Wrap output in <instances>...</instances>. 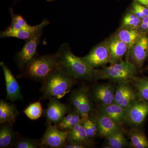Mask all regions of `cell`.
Listing matches in <instances>:
<instances>
[{"label": "cell", "instance_id": "cell-22", "mask_svg": "<svg viewBox=\"0 0 148 148\" xmlns=\"http://www.w3.org/2000/svg\"><path fill=\"white\" fill-rule=\"evenodd\" d=\"M67 141L84 144L89 147L91 140L87 136L84 127L81 122L68 131Z\"/></svg>", "mask_w": 148, "mask_h": 148}, {"label": "cell", "instance_id": "cell-23", "mask_svg": "<svg viewBox=\"0 0 148 148\" xmlns=\"http://www.w3.org/2000/svg\"><path fill=\"white\" fill-rule=\"evenodd\" d=\"M82 117L78 112L73 109L69 111L63 119L57 125L58 129L68 131L81 122Z\"/></svg>", "mask_w": 148, "mask_h": 148}, {"label": "cell", "instance_id": "cell-24", "mask_svg": "<svg viewBox=\"0 0 148 148\" xmlns=\"http://www.w3.org/2000/svg\"><path fill=\"white\" fill-rule=\"evenodd\" d=\"M106 138L107 145L110 148H123L129 145L128 141L125 137L124 130L121 128Z\"/></svg>", "mask_w": 148, "mask_h": 148}, {"label": "cell", "instance_id": "cell-12", "mask_svg": "<svg viewBox=\"0 0 148 148\" xmlns=\"http://www.w3.org/2000/svg\"><path fill=\"white\" fill-rule=\"evenodd\" d=\"M0 65L2 69L5 80L7 100L12 102L22 101L23 97L20 86L15 77L3 62L1 61Z\"/></svg>", "mask_w": 148, "mask_h": 148}, {"label": "cell", "instance_id": "cell-9", "mask_svg": "<svg viewBox=\"0 0 148 148\" xmlns=\"http://www.w3.org/2000/svg\"><path fill=\"white\" fill-rule=\"evenodd\" d=\"M140 99L136 90L131 83H118L114 103L127 109Z\"/></svg>", "mask_w": 148, "mask_h": 148}, {"label": "cell", "instance_id": "cell-6", "mask_svg": "<svg viewBox=\"0 0 148 148\" xmlns=\"http://www.w3.org/2000/svg\"><path fill=\"white\" fill-rule=\"evenodd\" d=\"M42 32L43 30L31 38L25 40V44L21 50L15 54V63L21 71L38 55L37 49L40 42Z\"/></svg>", "mask_w": 148, "mask_h": 148}, {"label": "cell", "instance_id": "cell-18", "mask_svg": "<svg viewBox=\"0 0 148 148\" xmlns=\"http://www.w3.org/2000/svg\"><path fill=\"white\" fill-rule=\"evenodd\" d=\"M107 41L111 55L110 64H116L123 61V56L129 51L127 45L114 36Z\"/></svg>", "mask_w": 148, "mask_h": 148}, {"label": "cell", "instance_id": "cell-10", "mask_svg": "<svg viewBox=\"0 0 148 148\" xmlns=\"http://www.w3.org/2000/svg\"><path fill=\"white\" fill-rule=\"evenodd\" d=\"M68 131H63L52 124L47 125L40 140L41 146L51 148L64 147L68 138Z\"/></svg>", "mask_w": 148, "mask_h": 148}, {"label": "cell", "instance_id": "cell-19", "mask_svg": "<svg viewBox=\"0 0 148 148\" xmlns=\"http://www.w3.org/2000/svg\"><path fill=\"white\" fill-rule=\"evenodd\" d=\"M144 35L139 29L121 27L114 36L126 44L129 51L139 39Z\"/></svg>", "mask_w": 148, "mask_h": 148}, {"label": "cell", "instance_id": "cell-11", "mask_svg": "<svg viewBox=\"0 0 148 148\" xmlns=\"http://www.w3.org/2000/svg\"><path fill=\"white\" fill-rule=\"evenodd\" d=\"M148 114V102L140 100L126 109V123L138 126L143 124Z\"/></svg>", "mask_w": 148, "mask_h": 148}, {"label": "cell", "instance_id": "cell-26", "mask_svg": "<svg viewBox=\"0 0 148 148\" xmlns=\"http://www.w3.org/2000/svg\"><path fill=\"white\" fill-rule=\"evenodd\" d=\"M131 84L138 92L140 100L148 102V78L136 77Z\"/></svg>", "mask_w": 148, "mask_h": 148}, {"label": "cell", "instance_id": "cell-25", "mask_svg": "<svg viewBox=\"0 0 148 148\" xmlns=\"http://www.w3.org/2000/svg\"><path fill=\"white\" fill-rule=\"evenodd\" d=\"M128 135L132 148H148V139L142 131L133 128L130 130Z\"/></svg>", "mask_w": 148, "mask_h": 148}, {"label": "cell", "instance_id": "cell-36", "mask_svg": "<svg viewBox=\"0 0 148 148\" xmlns=\"http://www.w3.org/2000/svg\"><path fill=\"white\" fill-rule=\"evenodd\" d=\"M46 1H54V0H46Z\"/></svg>", "mask_w": 148, "mask_h": 148}, {"label": "cell", "instance_id": "cell-17", "mask_svg": "<svg viewBox=\"0 0 148 148\" xmlns=\"http://www.w3.org/2000/svg\"><path fill=\"white\" fill-rule=\"evenodd\" d=\"M91 117L97 125L99 135L104 138H106L121 128L120 125L105 115L98 113L97 114Z\"/></svg>", "mask_w": 148, "mask_h": 148}, {"label": "cell", "instance_id": "cell-13", "mask_svg": "<svg viewBox=\"0 0 148 148\" xmlns=\"http://www.w3.org/2000/svg\"><path fill=\"white\" fill-rule=\"evenodd\" d=\"M116 86L110 83L96 85L91 92L92 100L99 105H107L114 103Z\"/></svg>", "mask_w": 148, "mask_h": 148}, {"label": "cell", "instance_id": "cell-7", "mask_svg": "<svg viewBox=\"0 0 148 148\" xmlns=\"http://www.w3.org/2000/svg\"><path fill=\"white\" fill-rule=\"evenodd\" d=\"M81 58L94 69L110 63L111 55L107 41L95 46L88 54Z\"/></svg>", "mask_w": 148, "mask_h": 148}, {"label": "cell", "instance_id": "cell-27", "mask_svg": "<svg viewBox=\"0 0 148 148\" xmlns=\"http://www.w3.org/2000/svg\"><path fill=\"white\" fill-rule=\"evenodd\" d=\"M81 122L84 127L87 136L90 140L99 135L97 125L94 120L90 116L82 119Z\"/></svg>", "mask_w": 148, "mask_h": 148}, {"label": "cell", "instance_id": "cell-5", "mask_svg": "<svg viewBox=\"0 0 148 148\" xmlns=\"http://www.w3.org/2000/svg\"><path fill=\"white\" fill-rule=\"evenodd\" d=\"M70 102L73 109L78 112L82 119L90 116L94 109L93 100L88 88L83 85L72 92Z\"/></svg>", "mask_w": 148, "mask_h": 148}, {"label": "cell", "instance_id": "cell-8", "mask_svg": "<svg viewBox=\"0 0 148 148\" xmlns=\"http://www.w3.org/2000/svg\"><path fill=\"white\" fill-rule=\"evenodd\" d=\"M70 110L68 105L61 103L59 99L51 98L47 108L43 112L47 125L54 124L56 126Z\"/></svg>", "mask_w": 148, "mask_h": 148}, {"label": "cell", "instance_id": "cell-4", "mask_svg": "<svg viewBox=\"0 0 148 148\" xmlns=\"http://www.w3.org/2000/svg\"><path fill=\"white\" fill-rule=\"evenodd\" d=\"M137 70L129 60L122 61L108 67L95 70L94 79H108L117 83H131L136 77Z\"/></svg>", "mask_w": 148, "mask_h": 148}, {"label": "cell", "instance_id": "cell-3", "mask_svg": "<svg viewBox=\"0 0 148 148\" xmlns=\"http://www.w3.org/2000/svg\"><path fill=\"white\" fill-rule=\"evenodd\" d=\"M58 68V58L56 53L42 56L38 54L21 71L18 77L42 82Z\"/></svg>", "mask_w": 148, "mask_h": 148}, {"label": "cell", "instance_id": "cell-1", "mask_svg": "<svg viewBox=\"0 0 148 148\" xmlns=\"http://www.w3.org/2000/svg\"><path fill=\"white\" fill-rule=\"evenodd\" d=\"M56 53L58 68L66 74L76 80L94 79L95 69L81 58L74 55L68 44L61 45Z\"/></svg>", "mask_w": 148, "mask_h": 148}, {"label": "cell", "instance_id": "cell-30", "mask_svg": "<svg viewBox=\"0 0 148 148\" xmlns=\"http://www.w3.org/2000/svg\"><path fill=\"white\" fill-rule=\"evenodd\" d=\"M41 146L40 143L33 139L19 138L14 145L16 148H37Z\"/></svg>", "mask_w": 148, "mask_h": 148}, {"label": "cell", "instance_id": "cell-2", "mask_svg": "<svg viewBox=\"0 0 148 148\" xmlns=\"http://www.w3.org/2000/svg\"><path fill=\"white\" fill-rule=\"evenodd\" d=\"M75 80L58 68L42 82L40 100L46 101L52 98L61 99L70 92Z\"/></svg>", "mask_w": 148, "mask_h": 148}, {"label": "cell", "instance_id": "cell-14", "mask_svg": "<svg viewBox=\"0 0 148 148\" xmlns=\"http://www.w3.org/2000/svg\"><path fill=\"white\" fill-rule=\"evenodd\" d=\"M130 51V61L136 68H142L148 56V37L143 35Z\"/></svg>", "mask_w": 148, "mask_h": 148}, {"label": "cell", "instance_id": "cell-32", "mask_svg": "<svg viewBox=\"0 0 148 148\" xmlns=\"http://www.w3.org/2000/svg\"><path fill=\"white\" fill-rule=\"evenodd\" d=\"M10 14L11 16L12 19L15 20L24 29H30L34 28V26L29 25L21 15L14 14L12 8H10Z\"/></svg>", "mask_w": 148, "mask_h": 148}, {"label": "cell", "instance_id": "cell-21", "mask_svg": "<svg viewBox=\"0 0 148 148\" xmlns=\"http://www.w3.org/2000/svg\"><path fill=\"white\" fill-rule=\"evenodd\" d=\"M0 128V148L10 147L14 145L18 134L12 129V124L3 123Z\"/></svg>", "mask_w": 148, "mask_h": 148}, {"label": "cell", "instance_id": "cell-31", "mask_svg": "<svg viewBox=\"0 0 148 148\" xmlns=\"http://www.w3.org/2000/svg\"><path fill=\"white\" fill-rule=\"evenodd\" d=\"M131 11L138 18L143 19L148 14V8L135 2L132 5Z\"/></svg>", "mask_w": 148, "mask_h": 148}, {"label": "cell", "instance_id": "cell-20", "mask_svg": "<svg viewBox=\"0 0 148 148\" xmlns=\"http://www.w3.org/2000/svg\"><path fill=\"white\" fill-rule=\"evenodd\" d=\"M19 112L13 103L5 100L0 101V123L13 124L17 119Z\"/></svg>", "mask_w": 148, "mask_h": 148}, {"label": "cell", "instance_id": "cell-28", "mask_svg": "<svg viewBox=\"0 0 148 148\" xmlns=\"http://www.w3.org/2000/svg\"><path fill=\"white\" fill-rule=\"evenodd\" d=\"M24 113L29 119L36 120L40 117L43 113L42 106L40 101L30 104L24 110Z\"/></svg>", "mask_w": 148, "mask_h": 148}, {"label": "cell", "instance_id": "cell-15", "mask_svg": "<svg viewBox=\"0 0 148 148\" xmlns=\"http://www.w3.org/2000/svg\"><path fill=\"white\" fill-rule=\"evenodd\" d=\"M47 19L44 18L41 23L34 26L32 29H14L9 27L0 33L1 38H16L20 39L26 40L31 38L37 34L42 31L43 28L49 24Z\"/></svg>", "mask_w": 148, "mask_h": 148}, {"label": "cell", "instance_id": "cell-29", "mask_svg": "<svg viewBox=\"0 0 148 148\" xmlns=\"http://www.w3.org/2000/svg\"><path fill=\"white\" fill-rule=\"evenodd\" d=\"M142 20L141 18L137 17L131 11L123 17L121 27L139 29Z\"/></svg>", "mask_w": 148, "mask_h": 148}, {"label": "cell", "instance_id": "cell-34", "mask_svg": "<svg viewBox=\"0 0 148 148\" xmlns=\"http://www.w3.org/2000/svg\"><path fill=\"white\" fill-rule=\"evenodd\" d=\"M139 30L143 33L148 32V14L142 19Z\"/></svg>", "mask_w": 148, "mask_h": 148}, {"label": "cell", "instance_id": "cell-33", "mask_svg": "<svg viewBox=\"0 0 148 148\" xmlns=\"http://www.w3.org/2000/svg\"><path fill=\"white\" fill-rule=\"evenodd\" d=\"M88 146L80 144V143H75V142H69L66 141L64 145V148H86L88 147Z\"/></svg>", "mask_w": 148, "mask_h": 148}, {"label": "cell", "instance_id": "cell-35", "mask_svg": "<svg viewBox=\"0 0 148 148\" xmlns=\"http://www.w3.org/2000/svg\"><path fill=\"white\" fill-rule=\"evenodd\" d=\"M136 2L148 8V0H135Z\"/></svg>", "mask_w": 148, "mask_h": 148}, {"label": "cell", "instance_id": "cell-16", "mask_svg": "<svg viewBox=\"0 0 148 148\" xmlns=\"http://www.w3.org/2000/svg\"><path fill=\"white\" fill-rule=\"evenodd\" d=\"M126 109L113 103L107 105H99L98 113L105 115L114 121L119 125L126 123Z\"/></svg>", "mask_w": 148, "mask_h": 148}]
</instances>
